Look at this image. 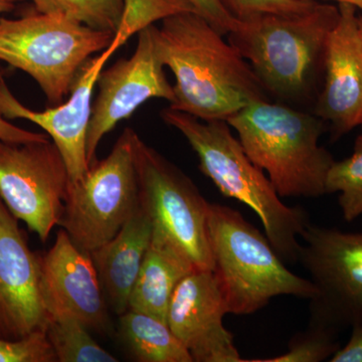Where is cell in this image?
I'll list each match as a JSON object with an SVG mask.
<instances>
[{
  "label": "cell",
  "mask_w": 362,
  "mask_h": 362,
  "mask_svg": "<svg viewBox=\"0 0 362 362\" xmlns=\"http://www.w3.org/2000/svg\"><path fill=\"white\" fill-rule=\"evenodd\" d=\"M39 259L47 318L68 313L88 329L106 330L109 319L104 290L90 252L76 246L63 228L54 246Z\"/></svg>",
  "instance_id": "2e32d148"
},
{
  "label": "cell",
  "mask_w": 362,
  "mask_h": 362,
  "mask_svg": "<svg viewBox=\"0 0 362 362\" xmlns=\"http://www.w3.org/2000/svg\"><path fill=\"white\" fill-rule=\"evenodd\" d=\"M338 18V6L317 1L307 13L262 14L240 21L226 37L272 101L306 110L321 89L326 45Z\"/></svg>",
  "instance_id": "7a4b0ae2"
},
{
  "label": "cell",
  "mask_w": 362,
  "mask_h": 362,
  "mask_svg": "<svg viewBox=\"0 0 362 362\" xmlns=\"http://www.w3.org/2000/svg\"><path fill=\"white\" fill-rule=\"evenodd\" d=\"M329 361L362 362V324L352 327L349 342L344 347H340Z\"/></svg>",
  "instance_id": "f1b7e54d"
},
{
  "label": "cell",
  "mask_w": 362,
  "mask_h": 362,
  "mask_svg": "<svg viewBox=\"0 0 362 362\" xmlns=\"http://www.w3.org/2000/svg\"><path fill=\"white\" fill-rule=\"evenodd\" d=\"M137 133L124 129L106 158L69 181L59 226L76 246L90 252L115 237L139 206L135 168Z\"/></svg>",
  "instance_id": "52a82bcc"
},
{
  "label": "cell",
  "mask_w": 362,
  "mask_h": 362,
  "mask_svg": "<svg viewBox=\"0 0 362 362\" xmlns=\"http://www.w3.org/2000/svg\"><path fill=\"white\" fill-rule=\"evenodd\" d=\"M68 182L65 160L51 140L0 139V199L42 242L59 226Z\"/></svg>",
  "instance_id": "30bf717a"
},
{
  "label": "cell",
  "mask_w": 362,
  "mask_h": 362,
  "mask_svg": "<svg viewBox=\"0 0 362 362\" xmlns=\"http://www.w3.org/2000/svg\"><path fill=\"white\" fill-rule=\"evenodd\" d=\"M0 199V337L16 340L45 330L39 255Z\"/></svg>",
  "instance_id": "5bb4252c"
},
{
  "label": "cell",
  "mask_w": 362,
  "mask_h": 362,
  "mask_svg": "<svg viewBox=\"0 0 362 362\" xmlns=\"http://www.w3.org/2000/svg\"><path fill=\"white\" fill-rule=\"evenodd\" d=\"M315 1H334L337 4H349L359 9L362 13V0H315Z\"/></svg>",
  "instance_id": "1f68e13d"
},
{
  "label": "cell",
  "mask_w": 362,
  "mask_h": 362,
  "mask_svg": "<svg viewBox=\"0 0 362 362\" xmlns=\"http://www.w3.org/2000/svg\"><path fill=\"white\" fill-rule=\"evenodd\" d=\"M21 0H0V18L2 14L9 13Z\"/></svg>",
  "instance_id": "4dcf8cb0"
},
{
  "label": "cell",
  "mask_w": 362,
  "mask_h": 362,
  "mask_svg": "<svg viewBox=\"0 0 362 362\" xmlns=\"http://www.w3.org/2000/svg\"><path fill=\"white\" fill-rule=\"evenodd\" d=\"M194 11L188 0H124L120 25L108 49L115 54L135 33L173 14Z\"/></svg>",
  "instance_id": "44dd1931"
},
{
  "label": "cell",
  "mask_w": 362,
  "mask_h": 362,
  "mask_svg": "<svg viewBox=\"0 0 362 362\" xmlns=\"http://www.w3.org/2000/svg\"><path fill=\"white\" fill-rule=\"evenodd\" d=\"M228 123L281 197L317 199L327 194L326 178L335 160L319 145L327 127L311 111L272 100L256 102Z\"/></svg>",
  "instance_id": "277c9868"
},
{
  "label": "cell",
  "mask_w": 362,
  "mask_h": 362,
  "mask_svg": "<svg viewBox=\"0 0 362 362\" xmlns=\"http://www.w3.org/2000/svg\"><path fill=\"white\" fill-rule=\"evenodd\" d=\"M194 6L195 13H199L204 20L223 35L237 30L240 21L233 18L230 11L223 6L221 0H188Z\"/></svg>",
  "instance_id": "4316f807"
},
{
  "label": "cell",
  "mask_w": 362,
  "mask_h": 362,
  "mask_svg": "<svg viewBox=\"0 0 362 362\" xmlns=\"http://www.w3.org/2000/svg\"><path fill=\"white\" fill-rule=\"evenodd\" d=\"M37 13L61 16L65 14L62 0H32ZM66 16V14H65Z\"/></svg>",
  "instance_id": "f546056e"
},
{
  "label": "cell",
  "mask_w": 362,
  "mask_h": 362,
  "mask_svg": "<svg viewBox=\"0 0 362 362\" xmlns=\"http://www.w3.org/2000/svg\"><path fill=\"white\" fill-rule=\"evenodd\" d=\"M113 56L108 49L90 59L64 103L45 111H33L21 103L0 74V116L6 120L23 119L45 131L58 147L68 169L69 181L78 180L89 168L86 141L92 114L95 86L107 62Z\"/></svg>",
  "instance_id": "9a60e30c"
},
{
  "label": "cell",
  "mask_w": 362,
  "mask_h": 362,
  "mask_svg": "<svg viewBox=\"0 0 362 362\" xmlns=\"http://www.w3.org/2000/svg\"><path fill=\"white\" fill-rule=\"evenodd\" d=\"M153 25L159 58L175 78L170 108L204 121H228L238 112L271 98L252 66L194 11Z\"/></svg>",
  "instance_id": "6da1fadb"
},
{
  "label": "cell",
  "mask_w": 362,
  "mask_h": 362,
  "mask_svg": "<svg viewBox=\"0 0 362 362\" xmlns=\"http://www.w3.org/2000/svg\"><path fill=\"white\" fill-rule=\"evenodd\" d=\"M139 204L152 230L177 247L195 270L214 271L207 218L209 202L185 173L139 135L135 142Z\"/></svg>",
  "instance_id": "ba28073f"
},
{
  "label": "cell",
  "mask_w": 362,
  "mask_h": 362,
  "mask_svg": "<svg viewBox=\"0 0 362 362\" xmlns=\"http://www.w3.org/2000/svg\"><path fill=\"white\" fill-rule=\"evenodd\" d=\"M298 262L316 288L310 321L337 331L362 324V232L309 223Z\"/></svg>",
  "instance_id": "9c48e42d"
},
{
  "label": "cell",
  "mask_w": 362,
  "mask_h": 362,
  "mask_svg": "<svg viewBox=\"0 0 362 362\" xmlns=\"http://www.w3.org/2000/svg\"><path fill=\"white\" fill-rule=\"evenodd\" d=\"M119 316V337L134 361L194 362L165 321L130 309Z\"/></svg>",
  "instance_id": "d6986e66"
},
{
  "label": "cell",
  "mask_w": 362,
  "mask_h": 362,
  "mask_svg": "<svg viewBox=\"0 0 362 362\" xmlns=\"http://www.w3.org/2000/svg\"><path fill=\"white\" fill-rule=\"evenodd\" d=\"M238 21L251 20L262 14L295 16L310 11L315 0H221Z\"/></svg>",
  "instance_id": "d4e9b609"
},
{
  "label": "cell",
  "mask_w": 362,
  "mask_h": 362,
  "mask_svg": "<svg viewBox=\"0 0 362 362\" xmlns=\"http://www.w3.org/2000/svg\"><path fill=\"white\" fill-rule=\"evenodd\" d=\"M113 33L65 14L0 18V61L25 71L49 103H63L90 57L110 45Z\"/></svg>",
  "instance_id": "8992f818"
},
{
  "label": "cell",
  "mask_w": 362,
  "mask_h": 362,
  "mask_svg": "<svg viewBox=\"0 0 362 362\" xmlns=\"http://www.w3.org/2000/svg\"><path fill=\"white\" fill-rule=\"evenodd\" d=\"M339 18L326 45L322 85L312 113L329 128L333 140L362 123V42L358 14L337 4Z\"/></svg>",
  "instance_id": "4fadbf2b"
},
{
  "label": "cell",
  "mask_w": 362,
  "mask_h": 362,
  "mask_svg": "<svg viewBox=\"0 0 362 362\" xmlns=\"http://www.w3.org/2000/svg\"><path fill=\"white\" fill-rule=\"evenodd\" d=\"M54 349L45 330H37L21 339L0 337V362H54Z\"/></svg>",
  "instance_id": "484cf974"
},
{
  "label": "cell",
  "mask_w": 362,
  "mask_h": 362,
  "mask_svg": "<svg viewBox=\"0 0 362 362\" xmlns=\"http://www.w3.org/2000/svg\"><path fill=\"white\" fill-rule=\"evenodd\" d=\"M69 18L115 35L122 18L124 0H62Z\"/></svg>",
  "instance_id": "cb8c5ba5"
},
{
  "label": "cell",
  "mask_w": 362,
  "mask_h": 362,
  "mask_svg": "<svg viewBox=\"0 0 362 362\" xmlns=\"http://www.w3.org/2000/svg\"><path fill=\"white\" fill-rule=\"evenodd\" d=\"M207 232L228 314L249 315L284 295L309 300L315 296L313 283L292 273L268 238L240 211L209 204Z\"/></svg>",
  "instance_id": "5b68a950"
},
{
  "label": "cell",
  "mask_w": 362,
  "mask_h": 362,
  "mask_svg": "<svg viewBox=\"0 0 362 362\" xmlns=\"http://www.w3.org/2000/svg\"><path fill=\"white\" fill-rule=\"evenodd\" d=\"M361 127H362V123H361Z\"/></svg>",
  "instance_id": "836d02e7"
},
{
  "label": "cell",
  "mask_w": 362,
  "mask_h": 362,
  "mask_svg": "<svg viewBox=\"0 0 362 362\" xmlns=\"http://www.w3.org/2000/svg\"><path fill=\"white\" fill-rule=\"evenodd\" d=\"M358 25H359V32H361V37L362 42V13L361 16H358Z\"/></svg>",
  "instance_id": "d6a6232c"
},
{
  "label": "cell",
  "mask_w": 362,
  "mask_h": 362,
  "mask_svg": "<svg viewBox=\"0 0 362 362\" xmlns=\"http://www.w3.org/2000/svg\"><path fill=\"white\" fill-rule=\"evenodd\" d=\"M162 120L180 131L197 153L199 170L221 194L250 207L266 237L285 263L298 262L302 233L310 223L300 206H286L268 176L249 158L225 120L204 121L175 109L161 111Z\"/></svg>",
  "instance_id": "3957f363"
},
{
  "label": "cell",
  "mask_w": 362,
  "mask_h": 362,
  "mask_svg": "<svg viewBox=\"0 0 362 362\" xmlns=\"http://www.w3.org/2000/svg\"><path fill=\"white\" fill-rule=\"evenodd\" d=\"M195 271L189 259L173 243L152 230L151 240L129 298L128 309L166 321L175 288Z\"/></svg>",
  "instance_id": "ac0fdd59"
},
{
  "label": "cell",
  "mask_w": 362,
  "mask_h": 362,
  "mask_svg": "<svg viewBox=\"0 0 362 362\" xmlns=\"http://www.w3.org/2000/svg\"><path fill=\"white\" fill-rule=\"evenodd\" d=\"M228 314L216 274L195 270L175 288L166 321L194 362H247L232 332L223 325Z\"/></svg>",
  "instance_id": "7c38bea8"
},
{
  "label": "cell",
  "mask_w": 362,
  "mask_h": 362,
  "mask_svg": "<svg viewBox=\"0 0 362 362\" xmlns=\"http://www.w3.org/2000/svg\"><path fill=\"white\" fill-rule=\"evenodd\" d=\"M0 139L11 143H28L45 141L49 139V136L23 129L0 116Z\"/></svg>",
  "instance_id": "83f0119b"
},
{
  "label": "cell",
  "mask_w": 362,
  "mask_h": 362,
  "mask_svg": "<svg viewBox=\"0 0 362 362\" xmlns=\"http://www.w3.org/2000/svg\"><path fill=\"white\" fill-rule=\"evenodd\" d=\"M338 331L310 321L307 329L294 335L281 356L247 362H320L330 361L339 350Z\"/></svg>",
  "instance_id": "603a6c76"
},
{
  "label": "cell",
  "mask_w": 362,
  "mask_h": 362,
  "mask_svg": "<svg viewBox=\"0 0 362 362\" xmlns=\"http://www.w3.org/2000/svg\"><path fill=\"white\" fill-rule=\"evenodd\" d=\"M45 333L57 362H117L118 359L100 346L88 328L71 314L49 315Z\"/></svg>",
  "instance_id": "ffe728a7"
},
{
  "label": "cell",
  "mask_w": 362,
  "mask_h": 362,
  "mask_svg": "<svg viewBox=\"0 0 362 362\" xmlns=\"http://www.w3.org/2000/svg\"><path fill=\"white\" fill-rule=\"evenodd\" d=\"M326 192H339L338 204L345 221L351 223L362 216V134L356 138L351 156L331 166Z\"/></svg>",
  "instance_id": "7402d4cb"
},
{
  "label": "cell",
  "mask_w": 362,
  "mask_h": 362,
  "mask_svg": "<svg viewBox=\"0 0 362 362\" xmlns=\"http://www.w3.org/2000/svg\"><path fill=\"white\" fill-rule=\"evenodd\" d=\"M151 237V221L139 204L115 237L90 252L102 288L118 315L128 310L131 292Z\"/></svg>",
  "instance_id": "e0dca14e"
},
{
  "label": "cell",
  "mask_w": 362,
  "mask_h": 362,
  "mask_svg": "<svg viewBox=\"0 0 362 362\" xmlns=\"http://www.w3.org/2000/svg\"><path fill=\"white\" fill-rule=\"evenodd\" d=\"M153 25L138 33L132 57L116 62L100 75L86 141L89 166L97 160L100 142L117 124L130 118L148 100L163 99L170 104L175 100L173 85L169 84L157 52Z\"/></svg>",
  "instance_id": "8fae6325"
}]
</instances>
